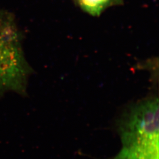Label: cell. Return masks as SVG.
I'll return each instance as SVG.
<instances>
[{"label": "cell", "mask_w": 159, "mask_h": 159, "mask_svg": "<svg viewBox=\"0 0 159 159\" xmlns=\"http://www.w3.org/2000/svg\"><path fill=\"white\" fill-rule=\"evenodd\" d=\"M159 105L151 97L126 111L120 123L121 148L113 159H159Z\"/></svg>", "instance_id": "6da1fadb"}, {"label": "cell", "mask_w": 159, "mask_h": 159, "mask_svg": "<svg viewBox=\"0 0 159 159\" xmlns=\"http://www.w3.org/2000/svg\"><path fill=\"white\" fill-rule=\"evenodd\" d=\"M110 0H79L81 8L92 16L101 14Z\"/></svg>", "instance_id": "3957f363"}, {"label": "cell", "mask_w": 159, "mask_h": 159, "mask_svg": "<svg viewBox=\"0 0 159 159\" xmlns=\"http://www.w3.org/2000/svg\"><path fill=\"white\" fill-rule=\"evenodd\" d=\"M27 74L17 30L0 14V89L23 91Z\"/></svg>", "instance_id": "7a4b0ae2"}]
</instances>
